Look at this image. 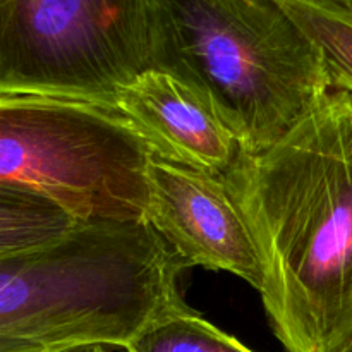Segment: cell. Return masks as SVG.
I'll list each match as a JSON object with an SVG mask.
<instances>
[{
    "mask_svg": "<svg viewBox=\"0 0 352 352\" xmlns=\"http://www.w3.org/2000/svg\"><path fill=\"white\" fill-rule=\"evenodd\" d=\"M186 261L148 220L79 222L0 258V352L126 349L184 305Z\"/></svg>",
    "mask_w": 352,
    "mask_h": 352,
    "instance_id": "2",
    "label": "cell"
},
{
    "mask_svg": "<svg viewBox=\"0 0 352 352\" xmlns=\"http://www.w3.org/2000/svg\"><path fill=\"white\" fill-rule=\"evenodd\" d=\"M151 69L201 93L250 153L332 89L318 47L275 0H153Z\"/></svg>",
    "mask_w": 352,
    "mask_h": 352,
    "instance_id": "3",
    "label": "cell"
},
{
    "mask_svg": "<svg viewBox=\"0 0 352 352\" xmlns=\"http://www.w3.org/2000/svg\"><path fill=\"white\" fill-rule=\"evenodd\" d=\"M222 177L256 246L280 346L342 352L352 340V93L332 88L280 141L241 150Z\"/></svg>",
    "mask_w": 352,
    "mask_h": 352,
    "instance_id": "1",
    "label": "cell"
},
{
    "mask_svg": "<svg viewBox=\"0 0 352 352\" xmlns=\"http://www.w3.org/2000/svg\"><path fill=\"white\" fill-rule=\"evenodd\" d=\"M151 50L153 0H0V93L113 109Z\"/></svg>",
    "mask_w": 352,
    "mask_h": 352,
    "instance_id": "5",
    "label": "cell"
},
{
    "mask_svg": "<svg viewBox=\"0 0 352 352\" xmlns=\"http://www.w3.org/2000/svg\"><path fill=\"white\" fill-rule=\"evenodd\" d=\"M126 352H254L199 313L181 305L151 323Z\"/></svg>",
    "mask_w": 352,
    "mask_h": 352,
    "instance_id": "10",
    "label": "cell"
},
{
    "mask_svg": "<svg viewBox=\"0 0 352 352\" xmlns=\"http://www.w3.org/2000/svg\"><path fill=\"white\" fill-rule=\"evenodd\" d=\"M342 352H352V340H351V344H349V346H347L346 349H344Z\"/></svg>",
    "mask_w": 352,
    "mask_h": 352,
    "instance_id": "13",
    "label": "cell"
},
{
    "mask_svg": "<svg viewBox=\"0 0 352 352\" xmlns=\"http://www.w3.org/2000/svg\"><path fill=\"white\" fill-rule=\"evenodd\" d=\"M155 157L112 107L0 93V184L45 195L78 222L146 220Z\"/></svg>",
    "mask_w": 352,
    "mask_h": 352,
    "instance_id": "4",
    "label": "cell"
},
{
    "mask_svg": "<svg viewBox=\"0 0 352 352\" xmlns=\"http://www.w3.org/2000/svg\"><path fill=\"white\" fill-rule=\"evenodd\" d=\"M340 3H346V6H352V0H337Z\"/></svg>",
    "mask_w": 352,
    "mask_h": 352,
    "instance_id": "12",
    "label": "cell"
},
{
    "mask_svg": "<svg viewBox=\"0 0 352 352\" xmlns=\"http://www.w3.org/2000/svg\"><path fill=\"white\" fill-rule=\"evenodd\" d=\"M76 352H105L103 349H88V351H76Z\"/></svg>",
    "mask_w": 352,
    "mask_h": 352,
    "instance_id": "11",
    "label": "cell"
},
{
    "mask_svg": "<svg viewBox=\"0 0 352 352\" xmlns=\"http://www.w3.org/2000/svg\"><path fill=\"white\" fill-rule=\"evenodd\" d=\"M318 47L330 85L352 93V6L337 0H275Z\"/></svg>",
    "mask_w": 352,
    "mask_h": 352,
    "instance_id": "9",
    "label": "cell"
},
{
    "mask_svg": "<svg viewBox=\"0 0 352 352\" xmlns=\"http://www.w3.org/2000/svg\"><path fill=\"white\" fill-rule=\"evenodd\" d=\"M113 109L172 164L223 175L241 153L234 131L212 103L170 72L148 69L119 86Z\"/></svg>",
    "mask_w": 352,
    "mask_h": 352,
    "instance_id": "7",
    "label": "cell"
},
{
    "mask_svg": "<svg viewBox=\"0 0 352 352\" xmlns=\"http://www.w3.org/2000/svg\"><path fill=\"white\" fill-rule=\"evenodd\" d=\"M79 223L58 203L30 188L0 184V258L60 239Z\"/></svg>",
    "mask_w": 352,
    "mask_h": 352,
    "instance_id": "8",
    "label": "cell"
},
{
    "mask_svg": "<svg viewBox=\"0 0 352 352\" xmlns=\"http://www.w3.org/2000/svg\"><path fill=\"white\" fill-rule=\"evenodd\" d=\"M146 220L189 268L227 272L260 292V256L222 175L155 157Z\"/></svg>",
    "mask_w": 352,
    "mask_h": 352,
    "instance_id": "6",
    "label": "cell"
}]
</instances>
